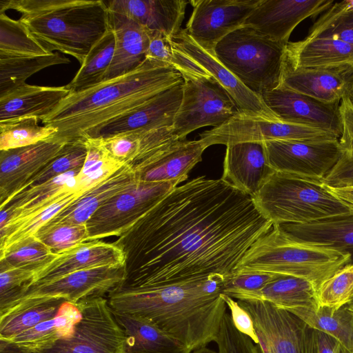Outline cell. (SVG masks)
Masks as SVG:
<instances>
[{"label":"cell","instance_id":"obj_1","mask_svg":"<svg viewBox=\"0 0 353 353\" xmlns=\"http://www.w3.org/2000/svg\"><path fill=\"white\" fill-rule=\"evenodd\" d=\"M272 227L252 196L221 178L199 176L176 186L113 242L125 257L118 287L228 277Z\"/></svg>","mask_w":353,"mask_h":353},{"label":"cell","instance_id":"obj_2","mask_svg":"<svg viewBox=\"0 0 353 353\" xmlns=\"http://www.w3.org/2000/svg\"><path fill=\"white\" fill-rule=\"evenodd\" d=\"M226 276L212 274L145 288L117 286L108 293L110 308L143 318L181 343L188 353L215 342L227 305Z\"/></svg>","mask_w":353,"mask_h":353},{"label":"cell","instance_id":"obj_3","mask_svg":"<svg viewBox=\"0 0 353 353\" xmlns=\"http://www.w3.org/2000/svg\"><path fill=\"white\" fill-rule=\"evenodd\" d=\"M182 83L181 73L170 65L145 58L128 73L69 93L41 122L58 129L53 141L95 138L106 125Z\"/></svg>","mask_w":353,"mask_h":353},{"label":"cell","instance_id":"obj_4","mask_svg":"<svg viewBox=\"0 0 353 353\" xmlns=\"http://www.w3.org/2000/svg\"><path fill=\"white\" fill-rule=\"evenodd\" d=\"M14 10L19 20L48 51L57 50L81 65L110 30L102 0H1L0 13Z\"/></svg>","mask_w":353,"mask_h":353},{"label":"cell","instance_id":"obj_5","mask_svg":"<svg viewBox=\"0 0 353 353\" xmlns=\"http://www.w3.org/2000/svg\"><path fill=\"white\" fill-rule=\"evenodd\" d=\"M350 254L313 247L288 239L277 225L258 239L236 272H264L306 279L316 287L350 264Z\"/></svg>","mask_w":353,"mask_h":353},{"label":"cell","instance_id":"obj_6","mask_svg":"<svg viewBox=\"0 0 353 353\" xmlns=\"http://www.w3.org/2000/svg\"><path fill=\"white\" fill-rule=\"evenodd\" d=\"M252 199L273 225L303 224L352 212L321 181L276 171Z\"/></svg>","mask_w":353,"mask_h":353},{"label":"cell","instance_id":"obj_7","mask_svg":"<svg viewBox=\"0 0 353 353\" xmlns=\"http://www.w3.org/2000/svg\"><path fill=\"white\" fill-rule=\"evenodd\" d=\"M286 45L242 26L220 40L214 52L248 89L261 97L281 84Z\"/></svg>","mask_w":353,"mask_h":353},{"label":"cell","instance_id":"obj_8","mask_svg":"<svg viewBox=\"0 0 353 353\" xmlns=\"http://www.w3.org/2000/svg\"><path fill=\"white\" fill-rule=\"evenodd\" d=\"M81 319L72 336L35 353H123L125 334L108 300L89 296L75 303Z\"/></svg>","mask_w":353,"mask_h":353},{"label":"cell","instance_id":"obj_9","mask_svg":"<svg viewBox=\"0 0 353 353\" xmlns=\"http://www.w3.org/2000/svg\"><path fill=\"white\" fill-rule=\"evenodd\" d=\"M179 183L138 180L132 188L116 195L86 222L87 241L119 236L146 214Z\"/></svg>","mask_w":353,"mask_h":353},{"label":"cell","instance_id":"obj_10","mask_svg":"<svg viewBox=\"0 0 353 353\" xmlns=\"http://www.w3.org/2000/svg\"><path fill=\"white\" fill-rule=\"evenodd\" d=\"M125 275V264H121L77 271L46 283L32 285L0 310V316L52 299L77 303L89 296H103L121 284Z\"/></svg>","mask_w":353,"mask_h":353},{"label":"cell","instance_id":"obj_11","mask_svg":"<svg viewBox=\"0 0 353 353\" xmlns=\"http://www.w3.org/2000/svg\"><path fill=\"white\" fill-rule=\"evenodd\" d=\"M183 85L172 128L180 139L203 127H218L238 112L233 99L212 76L187 77Z\"/></svg>","mask_w":353,"mask_h":353},{"label":"cell","instance_id":"obj_12","mask_svg":"<svg viewBox=\"0 0 353 353\" xmlns=\"http://www.w3.org/2000/svg\"><path fill=\"white\" fill-rule=\"evenodd\" d=\"M254 323L263 353H314L313 329L292 312L263 300H237Z\"/></svg>","mask_w":353,"mask_h":353},{"label":"cell","instance_id":"obj_13","mask_svg":"<svg viewBox=\"0 0 353 353\" xmlns=\"http://www.w3.org/2000/svg\"><path fill=\"white\" fill-rule=\"evenodd\" d=\"M199 139L208 148L239 142L332 141L339 137L314 128L237 112L222 125L200 134Z\"/></svg>","mask_w":353,"mask_h":353},{"label":"cell","instance_id":"obj_14","mask_svg":"<svg viewBox=\"0 0 353 353\" xmlns=\"http://www.w3.org/2000/svg\"><path fill=\"white\" fill-rule=\"evenodd\" d=\"M263 143L272 170L322 182L344 152L339 140H276Z\"/></svg>","mask_w":353,"mask_h":353},{"label":"cell","instance_id":"obj_15","mask_svg":"<svg viewBox=\"0 0 353 353\" xmlns=\"http://www.w3.org/2000/svg\"><path fill=\"white\" fill-rule=\"evenodd\" d=\"M261 0H193L188 34L203 48L214 51L224 37L243 26Z\"/></svg>","mask_w":353,"mask_h":353},{"label":"cell","instance_id":"obj_16","mask_svg":"<svg viewBox=\"0 0 353 353\" xmlns=\"http://www.w3.org/2000/svg\"><path fill=\"white\" fill-rule=\"evenodd\" d=\"M261 97L281 121L332 132L339 138L341 136L339 101H322L283 85L263 92Z\"/></svg>","mask_w":353,"mask_h":353},{"label":"cell","instance_id":"obj_17","mask_svg":"<svg viewBox=\"0 0 353 353\" xmlns=\"http://www.w3.org/2000/svg\"><path fill=\"white\" fill-rule=\"evenodd\" d=\"M334 3L332 0H261L243 26L287 44L298 24L309 17L327 11Z\"/></svg>","mask_w":353,"mask_h":353},{"label":"cell","instance_id":"obj_18","mask_svg":"<svg viewBox=\"0 0 353 353\" xmlns=\"http://www.w3.org/2000/svg\"><path fill=\"white\" fill-rule=\"evenodd\" d=\"M174 46L205 70L229 94L238 112L279 120L267 107L261 97L248 89L216 57L214 51L203 48L181 29L172 38Z\"/></svg>","mask_w":353,"mask_h":353},{"label":"cell","instance_id":"obj_19","mask_svg":"<svg viewBox=\"0 0 353 353\" xmlns=\"http://www.w3.org/2000/svg\"><path fill=\"white\" fill-rule=\"evenodd\" d=\"M67 142L50 139L36 144L0 152V207L63 150Z\"/></svg>","mask_w":353,"mask_h":353},{"label":"cell","instance_id":"obj_20","mask_svg":"<svg viewBox=\"0 0 353 353\" xmlns=\"http://www.w3.org/2000/svg\"><path fill=\"white\" fill-rule=\"evenodd\" d=\"M125 263V257L123 251L114 243L89 241L58 254L53 261L37 272L24 290L32 285L46 283L77 271L119 265Z\"/></svg>","mask_w":353,"mask_h":353},{"label":"cell","instance_id":"obj_21","mask_svg":"<svg viewBox=\"0 0 353 353\" xmlns=\"http://www.w3.org/2000/svg\"><path fill=\"white\" fill-rule=\"evenodd\" d=\"M280 85L325 102H336L353 92V68H299L284 61Z\"/></svg>","mask_w":353,"mask_h":353},{"label":"cell","instance_id":"obj_22","mask_svg":"<svg viewBox=\"0 0 353 353\" xmlns=\"http://www.w3.org/2000/svg\"><path fill=\"white\" fill-rule=\"evenodd\" d=\"M274 170L268 164L263 142L226 145L221 179L253 197Z\"/></svg>","mask_w":353,"mask_h":353},{"label":"cell","instance_id":"obj_23","mask_svg":"<svg viewBox=\"0 0 353 353\" xmlns=\"http://www.w3.org/2000/svg\"><path fill=\"white\" fill-rule=\"evenodd\" d=\"M81 169L67 172L14 195L0 207V231L34 216L64 194L75 192L76 176Z\"/></svg>","mask_w":353,"mask_h":353},{"label":"cell","instance_id":"obj_24","mask_svg":"<svg viewBox=\"0 0 353 353\" xmlns=\"http://www.w3.org/2000/svg\"><path fill=\"white\" fill-rule=\"evenodd\" d=\"M277 225L294 242L350 254L353 265V212L307 223Z\"/></svg>","mask_w":353,"mask_h":353},{"label":"cell","instance_id":"obj_25","mask_svg":"<svg viewBox=\"0 0 353 353\" xmlns=\"http://www.w3.org/2000/svg\"><path fill=\"white\" fill-rule=\"evenodd\" d=\"M183 84L162 92L135 111L106 125L95 138L172 127L183 97Z\"/></svg>","mask_w":353,"mask_h":353},{"label":"cell","instance_id":"obj_26","mask_svg":"<svg viewBox=\"0 0 353 353\" xmlns=\"http://www.w3.org/2000/svg\"><path fill=\"white\" fill-rule=\"evenodd\" d=\"M110 10L123 14L150 31L172 38L181 29L186 0H113L105 1Z\"/></svg>","mask_w":353,"mask_h":353},{"label":"cell","instance_id":"obj_27","mask_svg":"<svg viewBox=\"0 0 353 353\" xmlns=\"http://www.w3.org/2000/svg\"><path fill=\"white\" fill-rule=\"evenodd\" d=\"M207 148L200 139L177 140L136 171L138 179L145 182L174 181L179 184L188 179L189 172L202 160Z\"/></svg>","mask_w":353,"mask_h":353},{"label":"cell","instance_id":"obj_28","mask_svg":"<svg viewBox=\"0 0 353 353\" xmlns=\"http://www.w3.org/2000/svg\"><path fill=\"white\" fill-rule=\"evenodd\" d=\"M70 93L65 85L24 84L0 97V124L28 118L42 121Z\"/></svg>","mask_w":353,"mask_h":353},{"label":"cell","instance_id":"obj_29","mask_svg":"<svg viewBox=\"0 0 353 353\" xmlns=\"http://www.w3.org/2000/svg\"><path fill=\"white\" fill-rule=\"evenodd\" d=\"M109 19L115 45L104 80L123 75L138 67L145 59L150 43V30L132 19L110 10Z\"/></svg>","mask_w":353,"mask_h":353},{"label":"cell","instance_id":"obj_30","mask_svg":"<svg viewBox=\"0 0 353 353\" xmlns=\"http://www.w3.org/2000/svg\"><path fill=\"white\" fill-rule=\"evenodd\" d=\"M138 180L136 172L130 165L125 164L108 179L79 197L45 225L85 224L105 203L132 188Z\"/></svg>","mask_w":353,"mask_h":353},{"label":"cell","instance_id":"obj_31","mask_svg":"<svg viewBox=\"0 0 353 353\" xmlns=\"http://www.w3.org/2000/svg\"><path fill=\"white\" fill-rule=\"evenodd\" d=\"M285 62L296 68H353V46L323 38L288 42Z\"/></svg>","mask_w":353,"mask_h":353},{"label":"cell","instance_id":"obj_32","mask_svg":"<svg viewBox=\"0 0 353 353\" xmlns=\"http://www.w3.org/2000/svg\"><path fill=\"white\" fill-rule=\"evenodd\" d=\"M112 311L125 334L123 353H188L181 343L152 323L137 316Z\"/></svg>","mask_w":353,"mask_h":353},{"label":"cell","instance_id":"obj_33","mask_svg":"<svg viewBox=\"0 0 353 353\" xmlns=\"http://www.w3.org/2000/svg\"><path fill=\"white\" fill-rule=\"evenodd\" d=\"M81 313L75 303L65 301L57 314L8 340L22 349L37 352L52 346L59 339L72 335Z\"/></svg>","mask_w":353,"mask_h":353},{"label":"cell","instance_id":"obj_34","mask_svg":"<svg viewBox=\"0 0 353 353\" xmlns=\"http://www.w3.org/2000/svg\"><path fill=\"white\" fill-rule=\"evenodd\" d=\"M253 300L266 301L288 311L298 307H319L317 290L310 281L285 274H280L268 283Z\"/></svg>","mask_w":353,"mask_h":353},{"label":"cell","instance_id":"obj_35","mask_svg":"<svg viewBox=\"0 0 353 353\" xmlns=\"http://www.w3.org/2000/svg\"><path fill=\"white\" fill-rule=\"evenodd\" d=\"M289 312L297 316L311 328L326 333L336 339L351 353L353 352V314L347 305L340 308L298 307Z\"/></svg>","mask_w":353,"mask_h":353},{"label":"cell","instance_id":"obj_36","mask_svg":"<svg viewBox=\"0 0 353 353\" xmlns=\"http://www.w3.org/2000/svg\"><path fill=\"white\" fill-rule=\"evenodd\" d=\"M68 63L69 59L58 52L38 57H0V97L26 84L40 70Z\"/></svg>","mask_w":353,"mask_h":353},{"label":"cell","instance_id":"obj_37","mask_svg":"<svg viewBox=\"0 0 353 353\" xmlns=\"http://www.w3.org/2000/svg\"><path fill=\"white\" fill-rule=\"evenodd\" d=\"M115 37L110 30L93 46L72 80L65 87L70 93L84 90L104 80L113 59Z\"/></svg>","mask_w":353,"mask_h":353},{"label":"cell","instance_id":"obj_38","mask_svg":"<svg viewBox=\"0 0 353 353\" xmlns=\"http://www.w3.org/2000/svg\"><path fill=\"white\" fill-rule=\"evenodd\" d=\"M88 153L79 173L76 176L74 191L83 194L108 179L124 163L111 157L98 138L87 139Z\"/></svg>","mask_w":353,"mask_h":353},{"label":"cell","instance_id":"obj_39","mask_svg":"<svg viewBox=\"0 0 353 353\" xmlns=\"http://www.w3.org/2000/svg\"><path fill=\"white\" fill-rule=\"evenodd\" d=\"M52 52L19 19L0 13V57H38Z\"/></svg>","mask_w":353,"mask_h":353},{"label":"cell","instance_id":"obj_40","mask_svg":"<svg viewBox=\"0 0 353 353\" xmlns=\"http://www.w3.org/2000/svg\"><path fill=\"white\" fill-rule=\"evenodd\" d=\"M64 301L61 299L43 301L0 316V339L9 340L54 318Z\"/></svg>","mask_w":353,"mask_h":353},{"label":"cell","instance_id":"obj_41","mask_svg":"<svg viewBox=\"0 0 353 353\" xmlns=\"http://www.w3.org/2000/svg\"><path fill=\"white\" fill-rule=\"evenodd\" d=\"M57 255L35 236H32L0 252V266L30 270L36 274Z\"/></svg>","mask_w":353,"mask_h":353},{"label":"cell","instance_id":"obj_42","mask_svg":"<svg viewBox=\"0 0 353 353\" xmlns=\"http://www.w3.org/2000/svg\"><path fill=\"white\" fill-rule=\"evenodd\" d=\"M306 38L330 39L353 46V0L334 3L314 23Z\"/></svg>","mask_w":353,"mask_h":353},{"label":"cell","instance_id":"obj_43","mask_svg":"<svg viewBox=\"0 0 353 353\" xmlns=\"http://www.w3.org/2000/svg\"><path fill=\"white\" fill-rule=\"evenodd\" d=\"M81 195L74 192H68L34 216L0 231V252L17 241L34 236L42 227Z\"/></svg>","mask_w":353,"mask_h":353},{"label":"cell","instance_id":"obj_44","mask_svg":"<svg viewBox=\"0 0 353 353\" xmlns=\"http://www.w3.org/2000/svg\"><path fill=\"white\" fill-rule=\"evenodd\" d=\"M145 58L164 62L178 71L183 77L211 76L197 62L177 49L172 38L162 32L150 30V43Z\"/></svg>","mask_w":353,"mask_h":353},{"label":"cell","instance_id":"obj_45","mask_svg":"<svg viewBox=\"0 0 353 353\" xmlns=\"http://www.w3.org/2000/svg\"><path fill=\"white\" fill-rule=\"evenodd\" d=\"M57 132L56 128L39 125L36 118L0 124V151L36 144L52 138Z\"/></svg>","mask_w":353,"mask_h":353},{"label":"cell","instance_id":"obj_46","mask_svg":"<svg viewBox=\"0 0 353 353\" xmlns=\"http://www.w3.org/2000/svg\"><path fill=\"white\" fill-rule=\"evenodd\" d=\"M87 153L85 139H78L67 142L62 152L32 176L22 190L44 183L67 172L81 169L85 161Z\"/></svg>","mask_w":353,"mask_h":353},{"label":"cell","instance_id":"obj_47","mask_svg":"<svg viewBox=\"0 0 353 353\" xmlns=\"http://www.w3.org/2000/svg\"><path fill=\"white\" fill-rule=\"evenodd\" d=\"M353 296V265H347L325 280L317 292L319 307L340 308Z\"/></svg>","mask_w":353,"mask_h":353},{"label":"cell","instance_id":"obj_48","mask_svg":"<svg viewBox=\"0 0 353 353\" xmlns=\"http://www.w3.org/2000/svg\"><path fill=\"white\" fill-rule=\"evenodd\" d=\"M54 253L61 254L87 241L86 224L44 225L34 235Z\"/></svg>","mask_w":353,"mask_h":353},{"label":"cell","instance_id":"obj_49","mask_svg":"<svg viewBox=\"0 0 353 353\" xmlns=\"http://www.w3.org/2000/svg\"><path fill=\"white\" fill-rule=\"evenodd\" d=\"M280 274L236 272L225 278L223 294L240 301L253 300L258 292Z\"/></svg>","mask_w":353,"mask_h":353},{"label":"cell","instance_id":"obj_50","mask_svg":"<svg viewBox=\"0 0 353 353\" xmlns=\"http://www.w3.org/2000/svg\"><path fill=\"white\" fill-rule=\"evenodd\" d=\"M215 343L219 353H263L259 344L235 327L230 314L227 312Z\"/></svg>","mask_w":353,"mask_h":353},{"label":"cell","instance_id":"obj_51","mask_svg":"<svg viewBox=\"0 0 353 353\" xmlns=\"http://www.w3.org/2000/svg\"><path fill=\"white\" fill-rule=\"evenodd\" d=\"M141 136V132L134 131L97 138L111 157L130 165L139 151Z\"/></svg>","mask_w":353,"mask_h":353},{"label":"cell","instance_id":"obj_52","mask_svg":"<svg viewBox=\"0 0 353 353\" xmlns=\"http://www.w3.org/2000/svg\"><path fill=\"white\" fill-rule=\"evenodd\" d=\"M330 187H343L353 185V151L344 152L342 157L323 180Z\"/></svg>","mask_w":353,"mask_h":353},{"label":"cell","instance_id":"obj_53","mask_svg":"<svg viewBox=\"0 0 353 353\" xmlns=\"http://www.w3.org/2000/svg\"><path fill=\"white\" fill-rule=\"evenodd\" d=\"M223 299L230 311V316L235 327L242 334L249 336L256 344L259 339L255 331L252 317L239 303L226 294H223Z\"/></svg>","mask_w":353,"mask_h":353},{"label":"cell","instance_id":"obj_54","mask_svg":"<svg viewBox=\"0 0 353 353\" xmlns=\"http://www.w3.org/2000/svg\"><path fill=\"white\" fill-rule=\"evenodd\" d=\"M339 105L342 134L339 139L343 152L353 151V102L350 97H345Z\"/></svg>","mask_w":353,"mask_h":353},{"label":"cell","instance_id":"obj_55","mask_svg":"<svg viewBox=\"0 0 353 353\" xmlns=\"http://www.w3.org/2000/svg\"><path fill=\"white\" fill-rule=\"evenodd\" d=\"M314 353H351L336 339L323 332L313 329Z\"/></svg>","mask_w":353,"mask_h":353},{"label":"cell","instance_id":"obj_56","mask_svg":"<svg viewBox=\"0 0 353 353\" xmlns=\"http://www.w3.org/2000/svg\"><path fill=\"white\" fill-rule=\"evenodd\" d=\"M326 187L333 195L347 205L353 212V185L343 187L326 185Z\"/></svg>","mask_w":353,"mask_h":353},{"label":"cell","instance_id":"obj_57","mask_svg":"<svg viewBox=\"0 0 353 353\" xmlns=\"http://www.w3.org/2000/svg\"><path fill=\"white\" fill-rule=\"evenodd\" d=\"M0 353H34L21 348L12 342L0 339Z\"/></svg>","mask_w":353,"mask_h":353},{"label":"cell","instance_id":"obj_58","mask_svg":"<svg viewBox=\"0 0 353 353\" xmlns=\"http://www.w3.org/2000/svg\"><path fill=\"white\" fill-rule=\"evenodd\" d=\"M190 353H219V352H216V351L209 349L206 347H203L196 349V350L191 352Z\"/></svg>","mask_w":353,"mask_h":353},{"label":"cell","instance_id":"obj_59","mask_svg":"<svg viewBox=\"0 0 353 353\" xmlns=\"http://www.w3.org/2000/svg\"><path fill=\"white\" fill-rule=\"evenodd\" d=\"M347 305H350V306H353V296H352L350 303Z\"/></svg>","mask_w":353,"mask_h":353},{"label":"cell","instance_id":"obj_60","mask_svg":"<svg viewBox=\"0 0 353 353\" xmlns=\"http://www.w3.org/2000/svg\"><path fill=\"white\" fill-rule=\"evenodd\" d=\"M348 309L350 310V312L353 314V306L348 305Z\"/></svg>","mask_w":353,"mask_h":353},{"label":"cell","instance_id":"obj_61","mask_svg":"<svg viewBox=\"0 0 353 353\" xmlns=\"http://www.w3.org/2000/svg\"><path fill=\"white\" fill-rule=\"evenodd\" d=\"M350 98H351L352 101L353 102V92H352V95H351Z\"/></svg>","mask_w":353,"mask_h":353},{"label":"cell","instance_id":"obj_62","mask_svg":"<svg viewBox=\"0 0 353 353\" xmlns=\"http://www.w3.org/2000/svg\"><path fill=\"white\" fill-rule=\"evenodd\" d=\"M352 353H353V352H352Z\"/></svg>","mask_w":353,"mask_h":353}]
</instances>
